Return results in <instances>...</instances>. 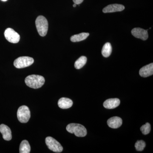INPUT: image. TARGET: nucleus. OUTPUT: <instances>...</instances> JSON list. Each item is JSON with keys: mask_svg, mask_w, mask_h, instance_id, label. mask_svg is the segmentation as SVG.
Segmentation results:
<instances>
[{"mask_svg": "<svg viewBox=\"0 0 153 153\" xmlns=\"http://www.w3.org/2000/svg\"><path fill=\"white\" fill-rule=\"evenodd\" d=\"M139 74L140 76L143 77H148L153 75V63H151L141 68L140 70Z\"/></svg>", "mask_w": 153, "mask_h": 153, "instance_id": "11", "label": "nucleus"}, {"mask_svg": "<svg viewBox=\"0 0 153 153\" xmlns=\"http://www.w3.org/2000/svg\"><path fill=\"white\" fill-rule=\"evenodd\" d=\"M87 62V58L82 56L78 58L74 63V67L77 69H80L84 66Z\"/></svg>", "mask_w": 153, "mask_h": 153, "instance_id": "18", "label": "nucleus"}, {"mask_svg": "<svg viewBox=\"0 0 153 153\" xmlns=\"http://www.w3.org/2000/svg\"><path fill=\"white\" fill-rule=\"evenodd\" d=\"M125 7L124 6L119 4H110L104 8L102 10L103 13H114L117 12H121L123 10Z\"/></svg>", "mask_w": 153, "mask_h": 153, "instance_id": "9", "label": "nucleus"}, {"mask_svg": "<svg viewBox=\"0 0 153 153\" xmlns=\"http://www.w3.org/2000/svg\"><path fill=\"white\" fill-rule=\"evenodd\" d=\"M146 143L143 140H138L136 143L135 147L137 151H142L146 147Z\"/></svg>", "mask_w": 153, "mask_h": 153, "instance_id": "20", "label": "nucleus"}, {"mask_svg": "<svg viewBox=\"0 0 153 153\" xmlns=\"http://www.w3.org/2000/svg\"><path fill=\"white\" fill-rule=\"evenodd\" d=\"M0 132L2 134L3 138L6 141H10L12 139V132L8 126L4 124L0 125Z\"/></svg>", "mask_w": 153, "mask_h": 153, "instance_id": "10", "label": "nucleus"}, {"mask_svg": "<svg viewBox=\"0 0 153 153\" xmlns=\"http://www.w3.org/2000/svg\"><path fill=\"white\" fill-rule=\"evenodd\" d=\"M31 151L30 144L27 140L22 141L20 146L19 152L20 153H29Z\"/></svg>", "mask_w": 153, "mask_h": 153, "instance_id": "15", "label": "nucleus"}, {"mask_svg": "<svg viewBox=\"0 0 153 153\" xmlns=\"http://www.w3.org/2000/svg\"><path fill=\"white\" fill-rule=\"evenodd\" d=\"M74 4H76L77 5H79L81 4L83 2V0H73Z\"/></svg>", "mask_w": 153, "mask_h": 153, "instance_id": "21", "label": "nucleus"}, {"mask_svg": "<svg viewBox=\"0 0 153 153\" xmlns=\"http://www.w3.org/2000/svg\"><path fill=\"white\" fill-rule=\"evenodd\" d=\"M45 142L50 150L56 153H60L63 151V148L62 146L52 137H47L45 139Z\"/></svg>", "mask_w": 153, "mask_h": 153, "instance_id": "6", "label": "nucleus"}, {"mask_svg": "<svg viewBox=\"0 0 153 153\" xmlns=\"http://www.w3.org/2000/svg\"><path fill=\"white\" fill-rule=\"evenodd\" d=\"M120 100L118 98H111L107 100L103 103V106L107 109H113L120 104Z\"/></svg>", "mask_w": 153, "mask_h": 153, "instance_id": "13", "label": "nucleus"}, {"mask_svg": "<svg viewBox=\"0 0 153 153\" xmlns=\"http://www.w3.org/2000/svg\"><path fill=\"white\" fill-rule=\"evenodd\" d=\"M31 114L30 109L26 105L20 107L17 111V117L22 123H27L30 120Z\"/></svg>", "mask_w": 153, "mask_h": 153, "instance_id": "4", "label": "nucleus"}, {"mask_svg": "<svg viewBox=\"0 0 153 153\" xmlns=\"http://www.w3.org/2000/svg\"><path fill=\"white\" fill-rule=\"evenodd\" d=\"M151 130V125L149 123H147L146 124L144 125L140 128L141 131L144 135L148 134L149 133Z\"/></svg>", "mask_w": 153, "mask_h": 153, "instance_id": "19", "label": "nucleus"}, {"mask_svg": "<svg viewBox=\"0 0 153 153\" xmlns=\"http://www.w3.org/2000/svg\"><path fill=\"white\" fill-rule=\"evenodd\" d=\"M4 34L6 39L11 43L16 44L20 41V35L12 28L6 29Z\"/></svg>", "mask_w": 153, "mask_h": 153, "instance_id": "7", "label": "nucleus"}, {"mask_svg": "<svg viewBox=\"0 0 153 153\" xmlns=\"http://www.w3.org/2000/svg\"><path fill=\"white\" fill-rule=\"evenodd\" d=\"M131 34L135 38L146 41L149 37L148 30H145L140 28H134L131 30Z\"/></svg>", "mask_w": 153, "mask_h": 153, "instance_id": "8", "label": "nucleus"}, {"mask_svg": "<svg viewBox=\"0 0 153 153\" xmlns=\"http://www.w3.org/2000/svg\"><path fill=\"white\" fill-rule=\"evenodd\" d=\"M112 52V47L110 43H106L104 44L102 49V54L105 57H109Z\"/></svg>", "mask_w": 153, "mask_h": 153, "instance_id": "17", "label": "nucleus"}, {"mask_svg": "<svg viewBox=\"0 0 153 153\" xmlns=\"http://www.w3.org/2000/svg\"><path fill=\"white\" fill-rule=\"evenodd\" d=\"M58 105L62 109H67L72 106L73 102L70 99L62 97L58 100Z\"/></svg>", "mask_w": 153, "mask_h": 153, "instance_id": "14", "label": "nucleus"}, {"mask_svg": "<svg viewBox=\"0 0 153 153\" xmlns=\"http://www.w3.org/2000/svg\"><path fill=\"white\" fill-rule=\"evenodd\" d=\"M123 121L120 117H114L107 120V124L109 127L112 128H117L122 124Z\"/></svg>", "mask_w": 153, "mask_h": 153, "instance_id": "12", "label": "nucleus"}, {"mask_svg": "<svg viewBox=\"0 0 153 153\" xmlns=\"http://www.w3.org/2000/svg\"><path fill=\"white\" fill-rule=\"evenodd\" d=\"M89 34L88 33H80V34L71 36L70 38V40L73 42H79V41L85 40L89 36Z\"/></svg>", "mask_w": 153, "mask_h": 153, "instance_id": "16", "label": "nucleus"}, {"mask_svg": "<svg viewBox=\"0 0 153 153\" xmlns=\"http://www.w3.org/2000/svg\"><path fill=\"white\" fill-rule=\"evenodd\" d=\"M36 25L40 36L42 37L46 36L48 30V22L46 18L43 16H39L36 19Z\"/></svg>", "mask_w": 153, "mask_h": 153, "instance_id": "3", "label": "nucleus"}, {"mask_svg": "<svg viewBox=\"0 0 153 153\" xmlns=\"http://www.w3.org/2000/svg\"><path fill=\"white\" fill-rule=\"evenodd\" d=\"M76 5H77V4H73V7H76Z\"/></svg>", "mask_w": 153, "mask_h": 153, "instance_id": "22", "label": "nucleus"}, {"mask_svg": "<svg viewBox=\"0 0 153 153\" xmlns=\"http://www.w3.org/2000/svg\"><path fill=\"white\" fill-rule=\"evenodd\" d=\"M3 1H7V0H1Z\"/></svg>", "mask_w": 153, "mask_h": 153, "instance_id": "23", "label": "nucleus"}, {"mask_svg": "<svg viewBox=\"0 0 153 153\" xmlns=\"http://www.w3.org/2000/svg\"><path fill=\"white\" fill-rule=\"evenodd\" d=\"M66 130L71 134H74L77 137H84L87 134V130L84 126L77 123H70L67 125Z\"/></svg>", "mask_w": 153, "mask_h": 153, "instance_id": "2", "label": "nucleus"}, {"mask_svg": "<svg viewBox=\"0 0 153 153\" xmlns=\"http://www.w3.org/2000/svg\"><path fill=\"white\" fill-rule=\"evenodd\" d=\"M33 58L27 56L20 57L14 61V65L16 68H22L31 66L34 63Z\"/></svg>", "mask_w": 153, "mask_h": 153, "instance_id": "5", "label": "nucleus"}, {"mask_svg": "<svg viewBox=\"0 0 153 153\" xmlns=\"http://www.w3.org/2000/svg\"><path fill=\"white\" fill-rule=\"evenodd\" d=\"M45 81V79L43 76L35 74L29 75L25 79L26 85L34 89H37L42 87L44 85Z\"/></svg>", "mask_w": 153, "mask_h": 153, "instance_id": "1", "label": "nucleus"}]
</instances>
